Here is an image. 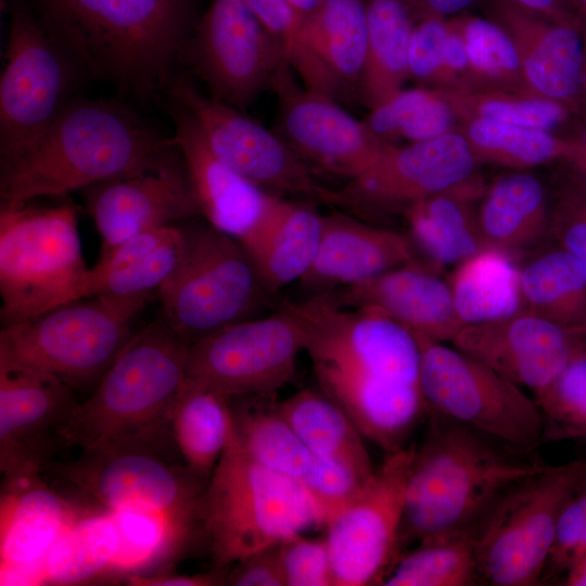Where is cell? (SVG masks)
I'll use <instances>...</instances> for the list:
<instances>
[{
  "instance_id": "cell-1",
  "label": "cell",
  "mask_w": 586,
  "mask_h": 586,
  "mask_svg": "<svg viewBox=\"0 0 586 586\" xmlns=\"http://www.w3.org/2000/svg\"><path fill=\"white\" fill-rule=\"evenodd\" d=\"M279 308L301 329L319 390L386 454L406 447L429 416L416 335L379 310L340 306L324 293Z\"/></svg>"
},
{
  "instance_id": "cell-2",
  "label": "cell",
  "mask_w": 586,
  "mask_h": 586,
  "mask_svg": "<svg viewBox=\"0 0 586 586\" xmlns=\"http://www.w3.org/2000/svg\"><path fill=\"white\" fill-rule=\"evenodd\" d=\"M90 76L140 98L167 88L191 37L193 0H24Z\"/></svg>"
},
{
  "instance_id": "cell-3",
  "label": "cell",
  "mask_w": 586,
  "mask_h": 586,
  "mask_svg": "<svg viewBox=\"0 0 586 586\" xmlns=\"http://www.w3.org/2000/svg\"><path fill=\"white\" fill-rule=\"evenodd\" d=\"M177 150L170 137L116 102L72 99L39 138L0 158L1 205L84 190L154 166Z\"/></svg>"
},
{
  "instance_id": "cell-4",
  "label": "cell",
  "mask_w": 586,
  "mask_h": 586,
  "mask_svg": "<svg viewBox=\"0 0 586 586\" xmlns=\"http://www.w3.org/2000/svg\"><path fill=\"white\" fill-rule=\"evenodd\" d=\"M429 417L407 481L400 548L477 528L507 491L545 467L521 460L470 426L433 412Z\"/></svg>"
},
{
  "instance_id": "cell-5",
  "label": "cell",
  "mask_w": 586,
  "mask_h": 586,
  "mask_svg": "<svg viewBox=\"0 0 586 586\" xmlns=\"http://www.w3.org/2000/svg\"><path fill=\"white\" fill-rule=\"evenodd\" d=\"M190 342L161 317L122 349L65 431L66 446L94 448L170 430Z\"/></svg>"
},
{
  "instance_id": "cell-6",
  "label": "cell",
  "mask_w": 586,
  "mask_h": 586,
  "mask_svg": "<svg viewBox=\"0 0 586 586\" xmlns=\"http://www.w3.org/2000/svg\"><path fill=\"white\" fill-rule=\"evenodd\" d=\"M196 523L217 570L318 526L302 484L252 459L233 429L201 495Z\"/></svg>"
},
{
  "instance_id": "cell-7",
  "label": "cell",
  "mask_w": 586,
  "mask_h": 586,
  "mask_svg": "<svg viewBox=\"0 0 586 586\" xmlns=\"http://www.w3.org/2000/svg\"><path fill=\"white\" fill-rule=\"evenodd\" d=\"M77 213L69 203L0 207L2 327L90 297Z\"/></svg>"
},
{
  "instance_id": "cell-8",
  "label": "cell",
  "mask_w": 586,
  "mask_h": 586,
  "mask_svg": "<svg viewBox=\"0 0 586 586\" xmlns=\"http://www.w3.org/2000/svg\"><path fill=\"white\" fill-rule=\"evenodd\" d=\"M180 227V259L157 297L162 318L192 343L253 318L271 294L239 241L207 221Z\"/></svg>"
},
{
  "instance_id": "cell-9",
  "label": "cell",
  "mask_w": 586,
  "mask_h": 586,
  "mask_svg": "<svg viewBox=\"0 0 586 586\" xmlns=\"http://www.w3.org/2000/svg\"><path fill=\"white\" fill-rule=\"evenodd\" d=\"M177 455L169 430L80 449L74 459L44 463L42 471H49L104 510L146 507L191 528L207 482Z\"/></svg>"
},
{
  "instance_id": "cell-10",
  "label": "cell",
  "mask_w": 586,
  "mask_h": 586,
  "mask_svg": "<svg viewBox=\"0 0 586 586\" xmlns=\"http://www.w3.org/2000/svg\"><path fill=\"white\" fill-rule=\"evenodd\" d=\"M144 307L93 296L2 327L0 362L51 373L74 391L94 390L133 335V320Z\"/></svg>"
},
{
  "instance_id": "cell-11",
  "label": "cell",
  "mask_w": 586,
  "mask_h": 586,
  "mask_svg": "<svg viewBox=\"0 0 586 586\" xmlns=\"http://www.w3.org/2000/svg\"><path fill=\"white\" fill-rule=\"evenodd\" d=\"M586 485V461L544 467L507 491L476 530L480 579L532 586L544 577L559 515Z\"/></svg>"
},
{
  "instance_id": "cell-12",
  "label": "cell",
  "mask_w": 586,
  "mask_h": 586,
  "mask_svg": "<svg viewBox=\"0 0 586 586\" xmlns=\"http://www.w3.org/2000/svg\"><path fill=\"white\" fill-rule=\"evenodd\" d=\"M416 337L429 412L470 426L515 451H530L542 443L544 419L534 397L454 345Z\"/></svg>"
},
{
  "instance_id": "cell-13",
  "label": "cell",
  "mask_w": 586,
  "mask_h": 586,
  "mask_svg": "<svg viewBox=\"0 0 586 586\" xmlns=\"http://www.w3.org/2000/svg\"><path fill=\"white\" fill-rule=\"evenodd\" d=\"M9 36L0 79V158L39 138L72 100L84 75L24 0H9Z\"/></svg>"
},
{
  "instance_id": "cell-14",
  "label": "cell",
  "mask_w": 586,
  "mask_h": 586,
  "mask_svg": "<svg viewBox=\"0 0 586 586\" xmlns=\"http://www.w3.org/2000/svg\"><path fill=\"white\" fill-rule=\"evenodd\" d=\"M303 351L301 329L278 308L190 343L186 383L228 398L275 395L294 379Z\"/></svg>"
},
{
  "instance_id": "cell-15",
  "label": "cell",
  "mask_w": 586,
  "mask_h": 586,
  "mask_svg": "<svg viewBox=\"0 0 586 586\" xmlns=\"http://www.w3.org/2000/svg\"><path fill=\"white\" fill-rule=\"evenodd\" d=\"M413 445L386 454L359 494L324 526L333 586L381 585L400 550Z\"/></svg>"
},
{
  "instance_id": "cell-16",
  "label": "cell",
  "mask_w": 586,
  "mask_h": 586,
  "mask_svg": "<svg viewBox=\"0 0 586 586\" xmlns=\"http://www.w3.org/2000/svg\"><path fill=\"white\" fill-rule=\"evenodd\" d=\"M476 164L467 139L455 129L404 146L390 144L364 173L340 188H324L321 202L364 220L404 213L415 202L471 178Z\"/></svg>"
},
{
  "instance_id": "cell-17",
  "label": "cell",
  "mask_w": 586,
  "mask_h": 586,
  "mask_svg": "<svg viewBox=\"0 0 586 586\" xmlns=\"http://www.w3.org/2000/svg\"><path fill=\"white\" fill-rule=\"evenodd\" d=\"M166 89L170 100L191 113L221 162L270 194L320 202L324 187L277 132L241 110L204 95L184 75H174Z\"/></svg>"
},
{
  "instance_id": "cell-18",
  "label": "cell",
  "mask_w": 586,
  "mask_h": 586,
  "mask_svg": "<svg viewBox=\"0 0 586 586\" xmlns=\"http://www.w3.org/2000/svg\"><path fill=\"white\" fill-rule=\"evenodd\" d=\"M180 60L205 82L213 98L241 111L272 87L285 62L247 0H212Z\"/></svg>"
},
{
  "instance_id": "cell-19",
  "label": "cell",
  "mask_w": 586,
  "mask_h": 586,
  "mask_svg": "<svg viewBox=\"0 0 586 586\" xmlns=\"http://www.w3.org/2000/svg\"><path fill=\"white\" fill-rule=\"evenodd\" d=\"M272 88L278 95L277 133L309 165L352 179L391 144L378 138L335 99L300 87L283 62Z\"/></svg>"
},
{
  "instance_id": "cell-20",
  "label": "cell",
  "mask_w": 586,
  "mask_h": 586,
  "mask_svg": "<svg viewBox=\"0 0 586 586\" xmlns=\"http://www.w3.org/2000/svg\"><path fill=\"white\" fill-rule=\"evenodd\" d=\"M82 191L102 239L101 252L138 233L201 216L179 150L154 166L101 180Z\"/></svg>"
},
{
  "instance_id": "cell-21",
  "label": "cell",
  "mask_w": 586,
  "mask_h": 586,
  "mask_svg": "<svg viewBox=\"0 0 586 586\" xmlns=\"http://www.w3.org/2000/svg\"><path fill=\"white\" fill-rule=\"evenodd\" d=\"M79 406L74 390L37 369L0 362V470H42L65 444Z\"/></svg>"
},
{
  "instance_id": "cell-22",
  "label": "cell",
  "mask_w": 586,
  "mask_h": 586,
  "mask_svg": "<svg viewBox=\"0 0 586 586\" xmlns=\"http://www.w3.org/2000/svg\"><path fill=\"white\" fill-rule=\"evenodd\" d=\"M451 345L534 395L586 346V336L521 310L497 320L467 324Z\"/></svg>"
},
{
  "instance_id": "cell-23",
  "label": "cell",
  "mask_w": 586,
  "mask_h": 586,
  "mask_svg": "<svg viewBox=\"0 0 586 586\" xmlns=\"http://www.w3.org/2000/svg\"><path fill=\"white\" fill-rule=\"evenodd\" d=\"M42 470L2 475L0 585L43 584V563L80 514L43 480Z\"/></svg>"
},
{
  "instance_id": "cell-24",
  "label": "cell",
  "mask_w": 586,
  "mask_h": 586,
  "mask_svg": "<svg viewBox=\"0 0 586 586\" xmlns=\"http://www.w3.org/2000/svg\"><path fill=\"white\" fill-rule=\"evenodd\" d=\"M435 270L416 262L321 293L340 306L379 310L416 335L451 343L464 323L457 314L447 279Z\"/></svg>"
},
{
  "instance_id": "cell-25",
  "label": "cell",
  "mask_w": 586,
  "mask_h": 586,
  "mask_svg": "<svg viewBox=\"0 0 586 586\" xmlns=\"http://www.w3.org/2000/svg\"><path fill=\"white\" fill-rule=\"evenodd\" d=\"M485 12L513 41L532 91L575 111L585 62L581 28L535 16L509 0H485Z\"/></svg>"
},
{
  "instance_id": "cell-26",
  "label": "cell",
  "mask_w": 586,
  "mask_h": 586,
  "mask_svg": "<svg viewBox=\"0 0 586 586\" xmlns=\"http://www.w3.org/2000/svg\"><path fill=\"white\" fill-rule=\"evenodd\" d=\"M170 109V138L184 161L201 216L240 242L257 224L273 194L221 162L187 109L173 100Z\"/></svg>"
},
{
  "instance_id": "cell-27",
  "label": "cell",
  "mask_w": 586,
  "mask_h": 586,
  "mask_svg": "<svg viewBox=\"0 0 586 586\" xmlns=\"http://www.w3.org/2000/svg\"><path fill=\"white\" fill-rule=\"evenodd\" d=\"M418 262L408 235L345 212L323 215L315 260L301 282L316 293L373 279Z\"/></svg>"
},
{
  "instance_id": "cell-28",
  "label": "cell",
  "mask_w": 586,
  "mask_h": 586,
  "mask_svg": "<svg viewBox=\"0 0 586 586\" xmlns=\"http://www.w3.org/2000/svg\"><path fill=\"white\" fill-rule=\"evenodd\" d=\"M303 86L332 98L357 89L367 48L366 3L321 0L302 21Z\"/></svg>"
},
{
  "instance_id": "cell-29",
  "label": "cell",
  "mask_w": 586,
  "mask_h": 586,
  "mask_svg": "<svg viewBox=\"0 0 586 586\" xmlns=\"http://www.w3.org/2000/svg\"><path fill=\"white\" fill-rule=\"evenodd\" d=\"M313 202L271 195L257 224L240 241L271 295L301 281L315 260L323 215Z\"/></svg>"
},
{
  "instance_id": "cell-30",
  "label": "cell",
  "mask_w": 586,
  "mask_h": 586,
  "mask_svg": "<svg viewBox=\"0 0 586 586\" xmlns=\"http://www.w3.org/2000/svg\"><path fill=\"white\" fill-rule=\"evenodd\" d=\"M484 189L475 174L404 211L408 238L432 267L456 266L487 249L479 227L476 206Z\"/></svg>"
},
{
  "instance_id": "cell-31",
  "label": "cell",
  "mask_w": 586,
  "mask_h": 586,
  "mask_svg": "<svg viewBox=\"0 0 586 586\" xmlns=\"http://www.w3.org/2000/svg\"><path fill=\"white\" fill-rule=\"evenodd\" d=\"M181 250L179 224L138 233L101 252L91 268L90 297L146 305L175 271Z\"/></svg>"
},
{
  "instance_id": "cell-32",
  "label": "cell",
  "mask_w": 586,
  "mask_h": 586,
  "mask_svg": "<svg viewBox=\"0 0 586 586\" xmlns=\"http://www.w3.org/2000/svg\"><path fill=\"white\" fill-rule=\"evenodd\" d=\"M546 189L534 175L519 170L484 189L477 220L487 249L508 254L528 249L550 233Z\"/></svg>"
},
{
  "instance_id": "cell-33",
  "label": "cell",
  "mask_w": 586,
  "mask_h": 586,
  "mask_svg": "<svg viewBox=\"0 0 586 586\" xmlns=\"http://www.w3.org/2000/svg\"><path fill=\"white\" fill-rule=\"evenodd\" d=\"M277 404L314 457L345 464L366 480L373 475L375 469L362 434L347 413L323 392L304 388Z\"/></svg>"
},
{
  "instance_id": "cell-34",
  "label": "cell",
  "mask_w": 586,
  "mask_h": 586,
  "mask_svg": "<svg viewBox=\"0 0 586 586\" xmlns=\"http://www.w3.org/2000/svg\"><path fill=\"white\" fill-rule=\"evenodd\" d=\"M367 48L357 91L370 110L399 91L409 77L408 48L413 28L405 0H368Z\"/></svg>"
},
{
  "instance_id": "cell-35",
  "label": "cell",
  "mask_w": 586,
  "mask_h": 586,
  "mask_svg": "<svg viewBox=\"0 0 586 586\" xmlns=\"http://www.w3.org/2000/svg\"><path fill=\"white\" fill-rule=\"evenodd\" d=\"M519 270L524 310L586 336V269L575 257L557 245Z\"/></svg>"
},
{
  "instance_id": "cell-36",
  "label": "cell",
  "mask_w": 586,
  "mask_h": 586,
  "mask_svg": "<svg viewBox=\"0 0 586 586\" xmlns=\"http://www.w3.org/2000/svg\"><path fill=\"white\" fill-rule=\"evenodd\" d=\"M273 395L229 398L233 435L267 469L301 483L314 456L278 409Z\"/></svg>"
},
{
  "instance_id": "cell-37",
  "label": "cell",
  "mask_w": 586,
  "mask_h": 586,
  "mask_svg": "<svg viewBox=\"0 0 586 586\" xmlns=\"http://www.w3.org/2000/svg\"><path fill=\"white\" fill-rule=\"evenodd\" d=\"M447 281L464 326L524 310L520 270L508 253L494 249L481 251L456 265Z\"/></svg>"
},
{
  "instance_id": "cell-38",
  "label": "cell",
  "mask_w": 586,
  "mask_h": 586,
  "mask_svg": "<svg viewBox=\"0 0 586 586\" xmlns=\"http://www.w3.org/2000/svg\"><path fill=\"white\" fill-rule=\"evenodd\" d=\"M229 398L184 383L170 418L171 435L186 466L207 482L232 435Z\"/></svg>"
},
{
  "instance_id": "cell-39",
  "label": "cell",
  "mask_w": 586,
  "mask_h": 586,
  "mask_svg": "<svg viewBox=\"0 0 586 586\" xmlns=\"http://www.w3.org/2000/svg\"><path fill=\"white\" fill-rule=\"evenodd\" d=\"M458 120L477 163L526 169L551 161L569 163L577 149L574 137L549 130L475 117Z\"/></svg>"
},
{
  "instance_id": "cell-40",
  "label": "cell",
  "mask_w": 586,
  "mask_h": 586,
  "mask_svg": "<svg viewBox=\"0 0 586 586\" xmlns=\"http://www.w3.org/2000/svg\"><path fill=\"white\" fill-rule=\"evenodd\" d=\"M119 546L112 513L79 514L59 536L43 563V583L73 585L111 572Z\"/></svg>"
},
{
  "instance_id": "cell-41",
  "label": "cell",
  "mask_w": 586,
  "mask_h": 586,
  "mask_svg": "<svg viewBox=\"0 0 586 586\" xmlns=\"http://www.w3.org/2000/svg\"><path fill=\"white\" fill-rule=\"evenodd\" d=\"M476 530H464L416 544L399 555L384 586H467L480 578Z\"/></svg>"
},
{
  "instance_id": "cell-42",
  "label": "cell",
  "mask_w": 586,
  "mask_h": 586,
  "mask_svg": "<svg viewBox=\"0 0 586 586\" xmlns=\"http://www.w3.org/2000/svg\"><path fill=\"white\" fill-rule=\"evenodd\" d=\"M449 20L464 41L475 90L537 95L530 88L518 50L504 28L488 17L457 15Z\"/></svg>"
},
{
  "instance_id": "cell-43",
  "label": "cell",
  "mask_w": 586,
  "mask_h": 586,
  "mask_svg": "<svg viewBox=\"0 0 586 586\" xmlns=\"http://www.w3.org/2000/svg\"><path fill=\"white\" fill-rule=\"evenodd\" d=\"M457 117L440 89H400L370 110L364 120L381 140H430L453 129ZM390 143V142H388Z\"/></svg>"
},
{
  "instance_id": "cell-44",
  "label": "cell",
  "mask_w": 586,
  "mask_h": 586,
  "mask_svg": "<svg viewBox=\"0 0 586 586\" xmlns=\"http://www.w3.org/2000/svg\"><path fill=\"white\" fill-rule=\"evenodd\" d=\"M110 512L119 532L112 571L126 576L167 557L191 530L168 514L146 507L129 506Z\"/></svg>"
},
{
  "instance_id": "cell-45",
  "label": "cell",
  "mask_w": 586,
  "mask_h": 586,
  "mask_svg": "<svg viewBox=\"0 0 586 586\" xmlns=\"http://www.w3.org/2000/svg\"><path fill=\"white\" fill-rule=\"evenodd\" d=\"M457 119L485 118L500 123L551 131L562 125L574 110L544 98L505 90H442Z\"/></svg>"
},
{
  "instance_id": "cell-46",
  "label": "cell",
  "mask_w": 586,
  "mask_h": 586,
  "mask_svg": "<svg viewBox=\"0 0 586 586\" xmlns=\"http://www.w3.org/2000/svg\"><path fill=\"white\" fill-rule=\"evenodd\" d=\"M533 397L544 419L542 443L586 436V346Z\"/></svg>"
},
{
  "instance_id": "cell-47",
  "label": "cell",
  "mask_w": 586,
  "mask_h": 586,
  "mask_svg": "<svg viewBox=\"0 0 586 586\" xmlns=\"http://www.w3.org/2000/svg\"><path fill=\"white\" fill-rule=\"evenodd\" d=\"M370 479L361 477L340 462L314 457L313 464L301 484L314 506L318 526L324 527L359 494Z\"/></svg>"
},
{
  "instance_id": "cell-48",
  "label": "cell",
  "mask_w": 586,
  "mask_h": 586,
  "mask_svg": "<svg viewBox=\"0 0 586 586\" xmlns=\"http://www.w3.org/2000/svg\"><path fill=\"white\" fill-rule=\"evenodd\" d=\"M278 555L285 586H333L324 537L294 535L278 545Z\"/></svg>"
},
{
  "instance_id": "cell-49",
  "label": "cell",
  "mask_w": 586,
  "mask_h": 586,
  "mask_svg": "<svg viewBox=\"0 0 586 586\" xmlns=\"http://www.w3.org/2000/svg\"><path fill=\"white\" fill-rule=\"evenodd\" d=\"M586 552V485L563 507L556 526L545 573L555 576Z\"/></svg>"
},
{
  "instance_id": "cell-50",
  "label": "cell",
  "mask_w": 586,
  "mask_h": 586,
  "mask_svg": "<svg viewBox=\"0 0 586 586\" xmlns=\"http://www.w3.org/2000/svg\"><path fill=\"white\" fill-rule=\"evenodd\" d=\"M550 233L559 247L586 269V187L575 182L561 192L551 208Z\"/></svg>"
},
{
  "instance_id": "cell-51",
  "label": "cell",
  "mask_w": 586,
  "mask_h": 586,
  "mask_svg": "<svg viewBox=\"0 0 586 586\" xmlns=\"http://www.w3.org/2000/svg\"><path fill=\"white\" fill-rule=\"evenodd\" d=\"M448 20L422 18L413 26L409 48V76L436 87L449 36Z\"/></svg>"
},
{
  "instance_id": "cell-52",
  "label": "cell",
  "mask_w": 586,
  "mask_h": 586,
  "mask_svg": "<svg viewBox=\"0 0 586 586\" xmlns=\"http://www.w3.org/2000/svg\"><path fill=\"white\" fill-rule=\"evenodd\" d=\"M247 2L266 31L280 46L286 64L298 73L303 62L300 41L302 20L288 0H247Z\"/></svg>"
},
{
  "instance_id": "cell-53",
  "label": "cell",
  "mask_w": 586,
  "mask_h": 586,
  "mask_svg": "<svg viewBox=\"0 0 586 586\" xmlns=\"http://www.w3.org/2000/svg\"><path fill=\"white\" fill-rule=\"evenodd\" d=\"M225 585L285 586L280 565L278 545L250 555L225 571Z\"/></svg>"
},
{
  "instance_id": "cell-54",
  "label": "cell",
  "mask_w": 586,
  "mask_h": 586,
  "mask_svg": "<svg viewBox=\"0 0 586 586\" xmlns=\"http://www.w3.org/2000/svg\"><path fill=\"white\" fill-rule=\"evenodd\" d=\"M128 584L136 586H213L225 585V571L198 574L161 573L154 575H127Z\"/></svg>"
},
{
  "instance_id": "cell-55",
  "label": "cell",
  "mask_w": 586,
  "mask_h": 586,
  "mask_svg": "<svg viewBox=\"0 0 586 586\" xmlns=\"http://www.w3.org/2000/svg\"><path fill=\"white\" fill-rule=\"evenodd\" d=\"M517 8L546 20L576 25L581 28L572 10V0H509Z\"/></svg>"
},
{
  "instance_id": "cell-56",
  "label": "cell",
  "mask_w": 586,
  "mask_h": 586,
  "mask_svg": "<svg viewBox=\"0 0 586 586\" xmlns=\"http://www.w3.org/2000/svg\"><path fill=\"white\" fill-rule=\"evenodd\" d=\"M475 0H410L422 18H442L457 15L468 9ZM409 4V7H411Z\"/></svg>"
},
{
  "instance_id": "cell-57",
  "label": "cell",
  "mask_w": 586,
  "mask_h": 586,
  "mask_svg": "<svg viewBox=\"0 0 586 586\" xmlns=\"http://www.w3.org/2000/svg\"><path fill=\"white\" fill-rule=\"evenodd\" d=\"M577 143L576 152L569 162L578 173L579 181L586 187V128L579 136L574 137Z\"/></svg>"
},
{
  "instance_id": "cell-58",
  "label": "cell",
  "mask_w": 586,
  "mask_h": 586,
  "mask_svg": "<svg viewBox=\"0 0 586 586\" xmlns=\"http://www.w3.org/2000/svg\"><path fill=\"white\" fill-rule=\"evenodd\" d=\"M563 581L566 586H586V552L566 570Z\"/></svg>"
},
{
  "instance_id": "cell-59",
  "label": "cell",
  "mask_w": 586,
  "mask_h": 586,
  "mask_svg": "<svg viewBox=\"0 0 586 586\" xmlns=\"http://www.w3.org/2000/svg\"><path fill=\"white\" fill-rule=\"evenodd\" d=\"M321 0H288L296 15L303 21Z\"/></svg>"
},
{
  "instance_id": "cell-60",
  "label": "cell",
  "mask_w": 586,
  "mask_h": 586,
  "mask_svg": "<svg viewBox=\"0 0 586 586\" xmlns=\"http://www.w3.org/2000/svg\"><path fill=\"white\" fill-rule=\"evenodd\" d=\"M585 42V62H584V71H583V79H582V101H586V41Z\"/></svg>"
},
{
  "instance_id": "cell-61",
  "label": "cell",
  "mask_w": 586,
  "mask_h": 586,
  "mask_svg": "<svg viewBox=\"0 0 586 586\" xmlns=\"http://www.w3.org/2000/svg\"><path fill=\"white\" fill-rule=\"evenodd\" d=\"M579 25L584 41H586V12L581 16Z\"/></svg>"
}]
</instances>
